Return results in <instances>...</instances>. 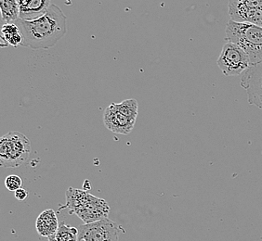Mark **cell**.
<instances>
[{"label": "cell", "mask_w": 262, "mask_h": 241, "mask_svg": "<svg viewBox=\"0 0 262 241\" xmlns=\"http://www.w3.org/2000/svg\"><path fill=\"white\" fill-rule=\"evenodd\" d=\"M225 34L226 42L239 45L247 52L250 66L262 63V26L230 20Z\"/></svg>", "instance_id": "obj_2"}, {"label": "cell", "mask_w": 262, "mask_h": 241, "mask_svg": "<svg viewBox=\"0 0 262 241\" xmlns=\"http://www.w3.org/2000/svg\"><path fill=\"white\" fill-rule=\"evenodd\" d=\"M14 196H15L16 199L18 200V201H25L27 196H28V193H27V191L26 189H24V188H19V189H17V190L14 192Z\"/></svg>", "instance_id": "obj_16"}, {"label": "cell", "mask_w": 262, "mask_h": 241, "mask_svg": "<svg viewBox=\"0 0 262 241\" xmlns=\"http://www.w3.org/2000/svg\"><path fill=\"white\" fill-rule=\"evenodd\" d=\"M88 189H91V184L89 181L86 180L85 184H84V190H88Z\"/></svg>", "instance_id": "obj_17"}, {"label": "cell", "mask_w": 262, "mask_h": 241, "mask_svg": "<svg viewBox=\"0 0 262 241\" xmlns=\"http://www.w3.org/2000/svg\"><path fill=\"white\" fill-rule=\"evenodd\" d=\"M110 207L104 200L89 195L74 213L81 218L85 224H91L108 218Z\"/></svg>", "instance_id": "obj_8"}, {"label": "cell", "mask_w": 262, "mask_h": 241, "mask_svg": "<svg viewBox=\"0 0 262 241\" xmlns=\"http://www.w3.org/2000/svg\"><path fill=\"white\" fill-rule=\"evenodd\" d=\"M117 111L123 115L130 118L132 120H136L139 111V105L136 100L130 99L122 101L121 103H113Z\"/></svg>", "instance_id": "obj_13"}, {"label": "cell", "mask_w": 262, "mask_h": 241, "mask_svg": "<svg viewBox=\"0 0 262 241\" xmlns=\"http://www.w3.org/2000/svg\"><path fill=\"white\" fill-rule=\"evenodd\" d=\"M66 20L62 10L51 4L43 15L33 20L19 18L14 23L19 26L24 37L23 46L37 51L49 50L61 40L67 32Z\"/></svg>", "instance_id": "obj_1"}, {"label": "cell", "mask_w": 262, "mask_h": 241, "mask_svg": "<svg viewBox=\"0 0 262 241\" xmlns=\"http://www.w3.org/2000/svg\"><path fill=\"white\" fill-rule=\"evenodd\" d=\"M31 143L19 132H10L0 139V161L5 168H17L28 161Z\"/></svg>", "instance_id": "obj_3"}, {"label": "cell", "mask_w": 262, "mask_h": 241, "mask_svg": "<svg viewBox=\"0 0 262 241\" xmlns=\"http://www.w3.org/2000/svg\"><path fill=\"white\" fill-rule=\"evenodd\" d=\"M228 8L231 20L262 26V0H229Z\"/></svg>", "instance_id": "obj_6"}, {"label": "cell", "mask_w": 262, "mask_h": 241, "mask_svg": "<svg viewBox=\"0 0 262 241\" xmlns=\"http://www.w3.org/2000/svg\"><path fill=\"white\" fill-rule=\"evenodd\" d=\"M217 64L224 76H242L250 67V60L242 47L226 42L222 46Z\"/></svg>", "instance_id": "obj_4"}, {"label": "cell", "mask_w": 262, "mask_h": 241, "mask_svg": "<svg viewBox=\"0 0 262 241\" xmlns=\"http://www.w3.org/2000/svg\"><path fill=\"white\" fill-rule=\"evenodd\" d=\"M0 9L3 23H12L20 18L18 0H0Z\"/></svg>", "instance_id": "obj_12"}, {"label": "cell", "mask_w": 262, "mask_h": 241, "mask_svg": "<svg viewBox=\"0 0 262 241\" xmlns=\"http://www.w3.org/2000/svg\"><path fill=\"white\" fill-rule=\"evenodd\" d=\"M24 37L19 26L14 22L4 23L1 28V46L12 45L14 47L23 46Z\"/></svg>", "instance_id": "obj_11"}, {"label": "cell", "mask_w": 262, "mask_h": 241, "mask_svg": "<svg viewBox=\"0 0 262 241\" xmlns=\"http://www.w3.org/2000/svg\"><path fill=\"white\" fill-rule=\"evenodd\" d=\"M241 86L247 91L248 102L262 110V63L250 66L243 74Z\"/></svg>", "instance_id": "obj_7"}, {"label": "cell", "mask_w": 262, "mask_h": 241, "mask_svg": "<svg viewBox=\"0 0 262 241\" xmlns=\"http://www.w3.org/2000/svg\"><path fill=\"white\" fill-rule=\"evenodd\" d=\"M56 241H78V229L61 223L56 234Z\"/></svg>", "instance_id": "obj_14"}, {"label": "cell", "mask_w": 262, "mask_h": 241, "mask_svg": "<svg viewBox=\"0 0 262 241\" xmlns=\"http://www.w3.org/2000/svg\"><path fill=\"white\" fill-rule=\"evenodd\" d=\"M36 231L42 236H47L49 241H56V234L59 229V222L53 210H46L37 217Z\"/></svg>", "instance_id": "obj_10"}, {"label": "cell", "mask_w": 262, "mask_h": 241, "mask_svg": "<svg viewBox=\"0 0 262 241\" xmlns=\"http://www.w3.org/2000/svg\"><path fill=\"white\" fill-rule=\"evenodd\" d=\"M103 123L109 130L116 134L128 135L133 130L136 120L123 115L111 104L104 111Z\"/></svg>", "instance_id": "obj_9"}, {"label": "cell", "mask_w": 262, "mask_h": 241, "mask_svg": "<svg viewBox=\"0 0 262 241\" xmlns=\"http://www.w3.org/2000/svg\"><path fill=\"white\" fill-rule=\"evenodd\" d=\"M121 226L106 218L101 221L85 224L78 229V240L119 241Z\"/></svg>", "instance_id": "obj_5"}, {"label": "cell", "mask_w": 262, "mask_h": 241, "mask_svg": "<svg viewBox=\"0 0 262 241\" xmlns=\"http://www.w3.org/2000/svg\"><path fill=\"white\" fill-rule=\"evenodd\" d=\"M21 185H23V180L20 176L12 175V176H8L5 179V186L8 190L15 192L17 189L21 187Z\"/></svg>", "instance_id": "obj_15"}]
</instances>
